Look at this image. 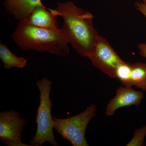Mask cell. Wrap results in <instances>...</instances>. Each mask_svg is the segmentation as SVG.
I'll return each instance as SVG.
<instances>
[{
    "label": "cell",
    "instance_id": "obj_1",
    "mask_svg": "<svg viewBox=\"0 0 146 146\" xmlns=\"http://www.w3.org/2000/svg\"><path fill=\"white\" fill-rule=\"evenodd\" d=\"M56 10L63 20L64 38L80 55L88 57L100 35L93 25L94 16L72 1L58 3Z\"/></svg>",
    "mask_w": 146,
    "mask_h": 146
},
{
    "label": "cell",
    "instance_id": "obj_2",
    "mask_svg": "<svg viewBox=\"0 0 146 146\" xmlns=\"http://www.w3.org/2000/svg\"><path fill=\"white\" fill-rule=\"evenodd\" d=\"M13 41L21 49L40 52H45L64 57L69 54L68 43L60 29H49L20 21L12 35Z\"/></svg>",
    "mask_w": 146,
    "mask_h": 146
},
{
    "label": "cell",
    "instance_id": "obj_3",
    "mask_svg": "<svg viewBox=\"0 0 146 146\" xmlns=\"http://www.w3.org/2000/svg\"><path fill=\"white\" fill-rule=\"evenodd\" d=\"M53 82L46 77L37 80L36 85L39 91V104L36 112V130L35 136L29 142L31 146H42L48 142L52 146H58L53 133V121L52 116V100L50 98Z\"/></svg>",
    "mask_w": 146,
    "mask_h": 146
},
{
    "label": "cell",
    "instance_id": "obj_4",
    "mask_svg": "<svg viewBox=\"0 0 146 146\" xmlns=\"http://www.w3.org/2000/svg\"><path fill=\"white\" fill-rule=\"evenodd\" d=\"M97 105L92 104L83 112L70 117L60 119L53 116L54 129L73 146H88L85 138L87 126L96 116Z\"/></svg>",
    "mask_w": 146,
    "mask_h": 146
},
{
    "label": "cell",
    "instance_id": "obj_5",
    "mask_svg": "<svg viewBox=\"0 0 146 146\" xmlns=\"http://www.w3.org/2000/svg\"><path fill=\"white\" fill-rule=\"evenodd\" d=\"M87 58L93 66L111 78L117 77L118 68L125 63L107 40L100 35Z\"/></svg>",
    "mask_w": 146,
    "mask_h": 146
},
{
    "label": "cell",
    "instance_id": "obj_6",
    "mask_svg": "<svg viewBox=\"0 0 146 146\" xmlns=\"http://www.w3.org/2000/svg\"><path fill=\"white\" fill-rule=\"evenodd\" d=\"M25 120L15 110L0 112V139L7 146H31L23 143L22 132Z\"/></svg>",
    "mask_w": 146,
    "mask_h": 146
},
{
    "label": "cell",
    "instance_id": "obj_7",
    "mask_svg": "<svg viewBox=\"0 0 146 146\" xmlns=\"http://www.w3.org/2000/svg\"><path fill=\"white\" fill-rule=\"evenodd\" d=\"M143 98L142 91H136L131 87L120 86L116 90L115 96L108 104L106 114L108 117L113 116L121 108L139 105Z\"/></svg>",
    "mask_w": 146,
    "mask_h": 146
},
{
    "label": "cell",
    "instance_id": "obj_8",
    "mask_svg": "<svg viewBox=\"0 0 146 146\" xmlns=\"http://www.w3.org/2000/svg\"><path fill=\"white\" fill-rule=\"evenodd\" d=\"M56 9H48L44 5L36 7L25 20L23 21L33 26L49 29H59Z\"/></svg>",
    "mask_w": 146,
    "mask_h": 146
},
{
    "label": "cell",
    "instance_id": "obj_9",
    "mask_svg": "<svg viewBox=\"0 0 146 146\" xmlns=\"http://www.w3.org/2000/svg\"><path fill=\"white\" fill-rule=\"evenodd\" d=\"M6 11L20 22L25 20L36 7L43 5L41 0H5Z\"/></svg>",
    "mask_w": 146,
    "mask_h": 146
},
{
    "label": "cell",
    "instance_id": "obj_10",
    "mask_svg": "<svg viewBox=\"0 0 146 146\" xmlns=\"http://www.w3.org/2000/svg\"><path fill=\"white\" fill-rule=\"evenodd\" d=\"M0 59L4 68L7 69L13 68H24L27 63L26 59L17 56L2 43L0 44Z\"/></svg>",
    "mask_w": 146,
    "mask_h": 146
},
{
    "label": "cell",
    "instance_id": "obj_11",
    "mask_svg": "<svg viewBox=\"0 0 146 146\" xmlns=\"http://www.w3.org/2000/svg\"><path fill=\"white\" fill-rule=\"evenodd\" d=\"M131 86L146 91V63L137 62L131 66Z\"/></svg>",
    "mask_w": 146,
    "mask_h": 146
},
{
    "label": "cell",
    "instance_id": "obj_12",
    "mask_svg": "<svg viewBox=\"0 0 146 146\" xmlns=\"http://www.w3.org/2000/svg\"><path fill=\"white\" fill-rule=\"evenodd\" d=\"M131 66L125 63L119 67L117 72V78L123 86L131 87V86L130 77Z\"/></svg>",
    "mask_w": 146,
    "mask_h": 146
},
{
    "label": "cell",
    "instance_id": "obj_13",
    "mask_svg": "<svg viewBox=\"0 0 146 146\" xmlns=\"http://www.w3.org/2000/svg\"><path fill=\"white\" fill-rule=\"evenodd\" d=\"M146 136V125L134 131V134L126 146H143L145 145L144 140Z\"/></svg>",
    "mask_w": 146,
    "mask_h": 146
},
{
    "label": "cell",
    "instance_id": "obj_14",
    "mask_svg": "<svg viewBox=\"0 0 146 146\" xmlns=\"http://www.w3.org/2000/svg\"><path fill=\"white\" fill-rule=\"evenodd\" d=\"M135 8L143 15L145 16L146 18V4L143 2L136 1L134 3Z\"/></svg>",
    "mask_w": 146,
    "mask_h": 146
},
{
    "label": "cell",
    "instance_id": "obj_15",
    "mask_svg": "<svg viewBox=\"0 0 146 146\" xmlns=\"http://www.w3.org/2000/svg\"><path fill=\"white\" fill-rule=\"evenodd\" d=\"M139 54L141 56L146 58V43H141L138 46Z\"/></svg>",
    "mask_w": 146,
    "mask_h": 146
},
{
    "label": "cell",
    "instance_id": "obj_16",
    "mask_svg": "<svg viewBox=\"0 0 146 146\" xmlns=\"http://www.w3.org/2000/svg\"><path fill=\"white\" fill-rule=\"evenodd\" d=\"M143 2L144 3L146 4V0H142Z\"/></svg>",
    "mask_w": 146,
    "mask_h": 146
}]
</instances>
